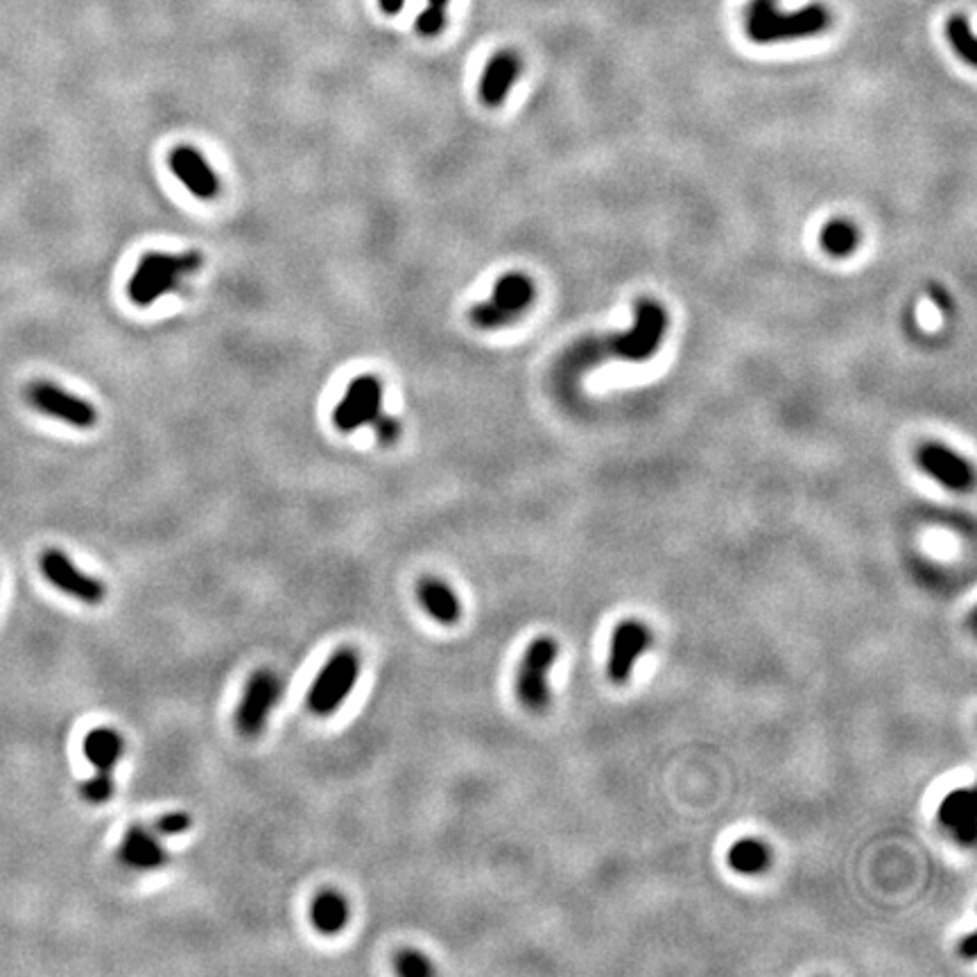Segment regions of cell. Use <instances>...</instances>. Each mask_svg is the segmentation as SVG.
<instances>
[{
  "label": "cell",
  "mask_w": 977,
  "mask_h": 977,
  "mask_svg": "<svg viewBox=\"0 0 977 977\" xmlns=\"http://www.w3.org/2000/svg\"><path fill=\"white\" fill-rule=\"evenodd\" d=\"M202 265L204 256L195 249L181 254L148 252L138 261L136 272L127 283V295L136 306L148 308L163 295L179 290L186 276L200 272Z\"/></svg>",
  "instance_id": "cell-1"
},
{
  "label": "cell",
  "mask_w": 977,
  "mask_h": 977,
  "mask_svg": "<svg viewBox=\"0 0 977 977\" xmlns=\"http://www.w3.org/2000/svg\"><path fill=\"white\" fill-rule=\"evenodd\" d=\"M830 25L826 7L810 5L799 12L785 14L776 7V0H751L747 12V34L756 43H774L812 37Z\"/></svg>",
  "instance_id": "cell-2"
},
{
  "label": "cell",
  "mask_w": 977,
  "mask_h": 977,
  "mask_svg": "<svg viewBox=\"0 0 977 977\" xmlns=\"http://www.w3.org/2000/svg\"><path fill=\"white\" fill-rule=\"evenodd\" d=\"M362 670L358 650L353 647H340L324 663V668L308 690L306 706L317 717H328L340 711V706L351 697Z\"/></svg>",
  "instance_id": "cell-3"
},
{
  "label": "cell",
  "mask_w": 977,
  "mask_h": 977,
  "mask_svg": "<svg viewBox=\"0 0 977 977\" xmlns=\"http://www.w3.org/2000/svg\"><path fill=\"white\" fill-rule=\"evenodd\" d=\"M84 758L95 767V774L82 785V799L91 806L111 801L116 792V767L125 754V738L116 729L98 726L84 736Z\"/></svg>",
  "instance_id": "cell-4"
},
{
  "label": "cell",
  "mask_w": 977,
  "mask_h": 977,
  "mask_svg": "<svg viewBox=\"0 0 977 977\" xmlns=\"http://www.w3.org/2000/svg\"><path fill=\"white\" fill-rule=\"evenodd\" d=\"M534 297L536 288L530 276L523 272H509L498 279L491 301H482V304L471 308L469 319L480 331H498V328L516 322L532 306Z\"/></svg>",
  "instance_id": "cell-5"
},
{
  "label": "cell",
  "mask_w": 977,
  "mask_h": 977,
  "mask_svg": "<svg viewBox=\"0 0 977 977\" xmlns=\"http://www.w3.org/2000/svg\"><path fill=\"white\" fill-rule=\"evenodd\" d=\"M559 647L555 638L541 636L527 647L516 674V695L527 711L543 713L550 704L548 677L557 661Z\"/></svg>",
  "instance_id": "cell-6"
},
{
  "label": "cell",
  "mask_w": 977,
  "mask_h": 977,
  "mask_svg": "<svg viewBox=\"0 0 977 977\" xmlns=\"http://www.w3.org/2000/svg\"><path fill=\"white\" fill-rule=\"evenodd\" d=\"M283 693V681L270 668L256 670L247 679L245 690L236 708V729L242 738H258L265 731L267 720L274 713Z\"/></svg>",
  "instance_id": "cell-7"
},
{
  "label": "cell",
  "mask_w": 977,
  "mask_h": 977,
  "mask_svg": "<svg viewBox=\"0 0 977 977\" xmlns=\"http://www.w3.org/2000/svg\"><path fill=\"white\" fill-rule=\"evenodd\" d=\"M665 328H668V317H665L661 304L641 299L636 304V326L627 335L611 340L604 351L618 358L643 362L659 351Z\"/></svg>",
  "instance_id": "cell-8"
},
{
  "label": "cell",
  "mask_w": 977,
  "mask_h": 977,
  "mask_svg": "<svg viewBox=\"0 0 977 977\" xmlns=\"http://www.w3.org/2000/svg\"><path fill=\"white\" fill-rule=\"evenodd\" d=\"M25 401L41 414L64 421L77 430H89L98 423V410L93 403L50 383V380H34L25 387Z\"/></svg>",
  "instance_id": "cell-9"
},
{
  "label": "cell",
  "mask_w": 977,
  "mask_h": 977,
  "mask_svg": "<svg viewBox=\"0 0 977 977\" xmlns=\"http://www.w3.org/2000/svg\"><path fill=\"white\" fill-rule=\"evenodd\" d=\"M39 568L43 577L48 579L55 589L62 591L68 598H73L89 607H98L107 598V586L84 570L77 568L66 552L50 548L41 555Z\"/></svg>",
  "instance_id": "cell-10"
},
{
  "label": "cell",
  "mask_w": 977,
  "mask_h": 977,
  "mask_svg": "<svg viewBox=\"0 0 977 977\" xmlns=\"http://www.w3.org/2000/svg\"><path fill=\"white\" fill-rule=\"evenodd\" d=\"M380 412H383V383L374 374H365L351 380L344 399L333 412V423L340 432H356L362 426H371Z\"/></svg>",
  "instance_id": "cell-11"
},
{
  "label": "cell",
  "mask_w": 977,
  "mask_h": 977,
  "mask_svg": "<svg viewBox=\"0 0 977 977\" xmlns=\"http://www.w3.org/2000/svg\"><path fill=\"white\" fill-rule=\"evenodd\" d=\"M650 643H652V634L643 622L625 620L616 627V631H613L611 636L609 663H607V674L616 686H622V683L629 681L636 661L641 659L643 652L650 647Z\"/></svg>",
  "instance_id": "cell-12"
},
{
  "label": "cell",
  "mask_w": 977,
  "mask_h": 977,
  "mask_svg": "<svg viewBox=\"0 0 977 977\" xmlns=\"http://www.w3.org/2000/svg\"><path fill=\"white\" fill-rule=\"evenodd\" d=\"M170 170L181 184L186 186L188 193H193L197 200L211 202L220 195V177L215 175L209 161L204 159L200 150L190 148V145H179L170 152Z\"/></svg>",
  "instance_id": "cell-13"
},
{
  "label": "cell",
  "mask_w": 977,
  "mask_h": 977,
  "mask_svg": "<svg viewBox=\"0 0 977 977\" xmlns=\"http://www.w3.org/2000/svg\"><path fill=\"white\" fill-rule=\"evenodd\" d=\"M916 464L923 473L944 484L950 491H968L973 487V469L962 455L941 444H925L916 451Z\"/></svg>",
  "instance_id": "cell-14"
},
{
  "label": "cell",
  "mask_w": 977,
  "mask_h": 977,
  "mask_svg": "<svg viewBox=\"0 0 977 977\" xmlns=\"http://www.w3.org/2000/svg\"><path fill=\"white\" fill-rule=\"evenodd\" d=\"M118 860L134 871H157L166 867L170 855L152 828L134 824L125 830L118 846Z\"/></svg>",
  "instance_id": "cell-15"
},
{
  "label": "cell",
  "mask_w": 977,
  "mask_h": 977,
  "mask_svg": "<svg viewBox=\"0 0 977 977\" xmlns=\"http://www.w3.org/2000/svg\"><path fill=\"white\" fill-rule=\"evenodd\" d=\"M521 75V59L514 50H500L489 59L480 80V100L487 107H500Z\"/></svg>",
  "instance_id": "cell-16"
},
{
  "label": "cell",
  "mask_w": 977,
  "mask_h": 977,
  "mask_svg": "<svg viewBox=\"0 0 977 977\" xmlns=\"http://www.w3.org/2000/svg\"><path fill=\"white\" fill-rule=\"evenodd\" d=\"M417 600L428 616L444 627H453L462 618V604L457 593L439 577H421L417 584Z\"/></svg>",
  "instance_id": "cell-17"
},
{
  "label": "cell",
  "mask_w": 977,
  "mask_h": 977,
  "mask_svg": "<svg viewBox=\"0 0 977 977\" xmlns=\"http://www.w3.org/2000/svg\"><path fill=\"white\" fill-rule=\"evenodd\" d=\"M939 821L953 830L959 842L971 844L975 840V799L971 790L950 792L939 806Z\"/></svg>",
  "instance_id": "cell-18"
},
{
  "label": "cell",
  "mask_w": 977,
  "mask_h": 977,
  "mask_svg": "<svg viewBox=\"0 0 977 977\" xmlns=\"http://www.w3.org/2000/svg\"><path fill=\"white\" fill-rule=\"evenodd\" d=\"M349 916V901L340 892H333V889L317 894L313 905H310V921H313L315 930L328 937L340 935L347 928Z\"/></svg>",
  "instance_id": "cell-19"
},
{
  "label": "cell",
  "mask_w": 977,
  "mask_h": 977,
  "mask_svg": "<svg viewBox=\"0 0 977 977\" xmlns=\"http://www.w3.org/2000/svg\"><path fill=\"white\" fill-rule=\"evenodd\" d=\"M858 245H860V231L851 220H844V218L830 220L826 227L821 229V247H824L830 256L846 258L855 252V247Z\"/></svg>",
  "instance_id": "cell-20"
},
{
  "label": "cell",
  "mask_w": 977,
  "mask_h": 977,
  "mask_svg": "<svg viewBox=\"0 0 977 977\" xmlns=\"http://www.w3.org/2000/svg\"><path fill=\"white\" fill-rule=\"evenodd\" d=\"M769 862H772V853H769L767 844L758 840H740L729 851V864L738 873H745V876L763 873L769 867Z\"/></svg>",
  "instance_id": "cell-21"
},
{
  "label": "cell",
  "mask_w": 977,
  "mask_h": 977,
  "mask_svg": "<svg viewBox=\"0 0 977 977\" xmlns=\"http://www.w3.org/2000/svg\"><path fill=\"white\" fill-rule=\"evenodd\" d=\"M948 39L953 43L955 53L962 57L966 64L971 66L977 64V43L966 16H953V19L948 21Z\"/></svg>",
  "instance_id": "cell-22"
},
{
  "label": "cell",
  "mask_w": 977,
  "mask_h": 977,
  "mask_svg": "<svg viewBox=\"0 0 977 977\" xmlns=\"http://www.w3.org/2000/svg\"><path fill=\"white\" fill-rule=\"evenodd\" d=\"M394 971L403 977H426L435 973V966L419 950L405 948L394 955Z\"/></svg>",
  "instance_id": "cell-23"
},
{
  "label": "cell",
  "mask_w": 977,
  "mask_h": 977,
  "mask_svg": "<svg viewBox=\"0 0 977 977\" xmlns=\"http://www.w3.org/2000/svg\"><path fill=\"white\" fill-rule=\"evenodd\" d=\"M150 828L161 837V840L163 837H177V835L188 833V830L193 828V817H190L188 812H184V810H175V812H168V815L159 817Z\"/></svg>",
  "instance_id": "cell-24"
},
{
  "label": "cell",
  "mask_w": 977,
  "mask_h": 977,
  "mask_svg": "<svg viewBox=\"0 0 977 977\" xmlns=\"http://www.w3.org/2000/svg\"><path fill=\"white\" fill-rule=\"evenodd\" d=\"M414 28H417V32L421 34V37H437V34L446 28V12H444V7L428 5L426 10H423L419 14L417 25H414Z\"/></svg>",
  "instance_id": "cell-25"
},
{
  "label": "cell",
  "mask_w": 977,
  "mask_h": 977,
  "mask_svg": "<svg viewBox=\"0 0 977 977\" xmlns=\"http://www.w3.org/2000/svg\"><path fill=\"white\" fill-rule=\"evenodd\" d=\"M371 428H374L376 439L383 446H392V444L399 442V437H401V421L389 417V414H385V412H380L378 417L371 421Z\"/></svg>",
  "instance_id": "cell-26"
},
{
  "label": "cell",
  "mask_w": 977,
  "mask_h": 977,
  "mask_svg": "<svg viewBox=\"0 0 977 977\" xmlns=\"http://www.w3.org/2000/svg\"><path fill=\"white\" fill-rule=\"evenodd\" d=\"M930 295H932V299L937 301V306L941 310H944V313H948V310H950V299H948V295L944 292V288H937V285H935V288L930 290Z\"/></svg>",
  "instance_id": "cell-27"
},
{
  "label": "cell",
  "mask_w": 977,
  "mask_h": 977,
  "mask_svg": "<svg viewBox=\"0 0 977 977\" xmlns=\"http://www.w3.org/2000/svg\"><path fill=\"white\" fill-rule=\"evenodd\" d=\"M378 3H380V10L385 14H399L403 10L405 0H378Z\"/></svg>",
  "instance_id": "cell-28"
},
{
  "label": "cell",
  "mask_w": 977,
  "mask_h": 977,
  "mask_svg": "<svg viewBox=\"0 0 977 977\" xmlns=\"http://www.w3.org/2000/svg\"><path fill=\"white\" fill-rule=\"evenodd\" d=\"M959 950H962V955L966 959H975V935H968L962 941V946H959Z\"/></svg>",
  "instance_id": "cell-29"
},
{
  "label": "cell",
  "mask_w": 977,
  "mask_h": 977,
  "mask_svg": "<svg viewBox=\"0 0 977 977\" xmlns=\"http://www.w3.org/2000/svg\"><path fill=\"white\" fill-rule=\"evenodd\" d=\"M428 3H430V5H439V7H446V3H448V0H428Z\"/></svg>",
  "instance_id": "cell-30"
}]
</instances>
